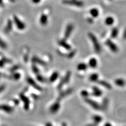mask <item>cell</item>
<instances>
[{"instance_id":"obj_1","label":"cell","mask_w":126,"mask_h":126,"mask_svg":"<svg viewBox=\"0 0 126 126\" xmlns=\"http://www.w3.org/2000/svg\"><path fill=\"white\" fill-rule=\"evenodd\" d=\"M88 36H89L92 43L93 44L95 52L97 53H99L101 52V50H102V47H101L100 44L99 43L98 39L97 38L96 36L91 33H89L88 34Z\"/></svg>"},{"instance_id":"obj_2","label":"cell","mask_w":126,"mask_h":126,"mask_svg":"<svg viewBox=\"0 0 126 126\" xmlns=\"http://www.w3.org/2000/svg\"><path fill=\"white\" fill-rule=\"evenodd\" d=\"M63 3L66 5L75 6L77 7H82L84 5V2L80 0H63Z\"/></svg>"},{"instance_id":"obj_3","label":"cell","mask_w":126,"mask_h":126,"mask_svg":"<svg viewBox=\"0 0 126 126\" xmlns=\"http://www.w3.org/2000/svg\"><path fill=\"white\" fill-rule=\"evenodd\" d=\"M70 76H71V72L70 71H68L66 73L64 77L60 81V83H59L57 87L58 89H61L63 87V86H64L65 84L68 83L69 80H70Z\"/></svg>"},{"instance_id":"obj_4","label":"cell","mask_w":126,"mask_h":126,"mask_svg":"<svg viewBox=\"0 0 126 126\" xmlns=\"http://www.w3.org/2000/svg\"><path fill=\"white\" fill-rule=\"evenodd\" d=\"M85 102L89 105L90 107H91L92 108H94L96 110H101V105L97 102L91 99L87 98L85 99Z\"/></svg>"},{"instance_id":"obj_5","label":"cell","mask_w":126,"mask_h":126,"mask_svg":"<svg viewBox=\"0 0 126 126\" xmlns=\"http://www.w3.org/2000/svg\"><path fill=\"white\" fill-rule=\"evenodd\" d=\"M60 107V102L58 100H56L55 102H54L51 106H50L49 108V112L50 113H52V114H55L56 112H57L59 111Z\"/></svg>"},{"instance_id":"obj_6","label":"cell","mask_w":126,"mask_h":126,"mask_svg":"<svg viewBox=\"0 0 126 126\" xmlns=\"http://www.w3.org/2000/svg\"><path fill=\"white\" fill-rule=\"evenodd\" d=\"M20 97L24 105V109L26 110H28L29 107H30V101L29 99L23 94H20Z\"/></svg>"},{"instance_id":"obj_7","label":"cell","mask_w":126,"mask_h":126,"mask_svg":"<svg viewBox=\"0 0 126 126\" xmlns=\"http://www.w3.org/2000/svg\"><path fill=\"white\" fill-rule=\"evenodd\" d=\"M73 88H68V89H67L66 90H64V91L61 92L60 93V94H59L58 98H57V100L60 102V101L62 100V99L64 98L65 97H66V96H68L70 94H71L73 92Z\"/></svg>"},{"instance_id":"obj_8","label":"cell","mask_w":126,"mask_h":126,"mask_svg":"<svg viewBox=\"0 0 126 126\" xmlns=\"http://www.w3.org/2000/svg\"><path fill=\"white\" fill-rule=\"evenodd\" d=\"M106 45L110 48V49L113 52H117L118 51V48L116 44L112 42V41L110 39H107L105 42Z\"/></svg>"},{"instance_id":"obj_9","label":"cell","mask_w":126,"mask_h":126,"mask_svg":"<svg viewBox=\"0 0 126 126\" xmlns=\"http://www.w3.org/2000/svg\"><path fill=\"white\" fill-rule=\"evenodd\" d=\"M13 20L16 27L20 30H23L25 28V24L20 20V18L18 16L14 15L13 17Z\"/></svg>"},{"instance_id":"obj_10","label":"cell","mask_w":126,"mask_h":126,"mask_svg":"<svg viewBox=\"0 0 126 126\" xmlns=\"http://www.w3.org/2000/svg\"><path fill=\"white\" fill-rule=\"evenodd\" d=\"M74 29V25L73 24H68L66 26V30L65 32V34H64V39H68L69 37L71 35V33H72V32Z\"/></svg>"},{"instance_id":"obj_11","label":"cell","mask_w":126,"mask_h":126,"mask_svg":"<svg viewBox=\"0 0 126 126\" xmlns=\"http://www.w3.org/2000/svg\"><path fill=\"white\" fill-rule=\"evenodd\" d=\"M0 110L4 111L5 112L10 113L13 111V109L12 107L7 105H0Z\"/></svg>"},{"instance_id":"obj_12","label":"cell","mask_w":126,"mask_h":126,"mask_svg":"<svg viewBox=\"0 0 126 126\" xmlns=\"http://www.w3.org/2000/svg\"><path fill=\"white\" fill-rule=\"evenodd\" d=\"M27 81L29 85L32 86L34 88H35L36 89L38 90H42V88L38 86L37 84L36 83V82L31 77H27Z\"/></svg>"},{"instance_id":"obj_13","label":"cell","mask_w":126,"mask_h":126,"mask_svg":"<svg viewBox=\"0 0 126 126\" xmlns=\"http://www.w3.org/2000/svg\"><path fill=\"white\" fill-rule=\"evenodd\" d=\"M58 44L62 47L65 48L67 50H70L71 49V46L68 44L65 41V39H61L58 41Z\"/></svg>"},{"instance_id":"obj_14","label":"cell","mask_w":126,"mask_h":126,"mask_svg":"<svg viewBox=\"0 0 126 126\" xmlns=\"http://www.w3.org/2000/svg\"><path fill=\"white\" fill-rule=\"evenodd\" d=\"M92 94L95 97H100L102 94V90L99 89L98 87L96 86H94L92 87Z\"/></svg>"},{"instance_id":"obj_15","label":"cell","mask_w":126,"mask_h":126,"mask_svg":"<svg viewBox=\"0 0 126 126\" xmlns=\"http://www.w3.org/2000/svg\"><path fill=\"white\" fill-rule=\"evenodd\" d=\"M13 28V23L12 21L10 20H8L7 21V24H6V26L5 27V29H4V32L6 34L9 33L10 31H12Z\"/></svg>"},{"instance_id":"obj_16","label":"cell","mask_w":126,"mask_h":126,"mask_svg":"<svg viewBox=\"0 0 126 126\" xmlns=\"http://www.w3.org/2000/svg\"><path fill=\"white\" fill-rule=\"evenodd\" d=\"M98 83L100 85L107 88V89L110 90L111 89V88H112V86H111V84H109L106 81L102 80H98Z\"/></svg>"},{"instance_id":"obj_17","label":"cell","mask_w":126,"mask_h":126,"mask_svg":"<svg viewBox=\"0 0 126 126\" xmlns=\"http://www.w3.org/2000/svg\"><path fill=\"white\" fill-rule=\"evenodd\" d=\"M109 104V100L108 98H105L103 99L102 105H101V110H106L108 107Z\"/></svg>"},{"instance_id":"obj_18","label":"cell","mask_w":126,"mask_h":126,"mask_svg":"<svg viewBox=\"0 0 126 126\" xmlns=\"http://www.w3.org/2000/svg\"><path fill=\"white\" fill-rule=\"evenodd\" d=\"M40 23L41 25L45 26L46 24H47L48 22V17L46 15L43 14L41 15V18H40Z\"/></svg>"},{"instance_id":"obj_19","label":"cell","mask_w":126,"mask_h":126,"mask_svg":"<svg viewBox=\"0 0 126 126\" xmlns=\"http://www.w3.org/2000/svg\"><path fill=\"white\" fill-rule=\"evenodd\" d=\"M32 60L34 62V63H37V64H38L42 66H46V63L44 62V60H41V58H39L38 57H37L36 56H34L33 57Z\"/></svg>"},{"instance_id":"obj_20","label":"cell","mask_w":126,"mask_h":126,"mask_svg":"<svg viewBox=\"0 0 126 126\" xmlns=\"http://www.w3.org/2000/svg\"><path fill=\"white\" fill-rule=\"evenodd\" d=\"M89 67H91V68H96L97 66V60L95 58H91L89 60Z\"/></svg>"},{"instance_id":"obj_21","label":"cell","mask_w":126,"mask_h":126,"mask_svg":"<svg viewBox=\"0 0 126 126\" xmlns=\"http://www.w3.org/2000/svg\"><path fill=\"white\" fill-rule=\"evenodd\" d=\"M115 83L119 87H123L126 85V81L124 79L121 78H118L115 79Z\"/></svg>"},{"instance_id":"obj_22","label":"cell","mask_w":126,"mask_h":126,"mask_svg":"<svg viewBox=\"0 0 126 126\" xmlns=\"http://www.w3.org/2000/svg\"><path fill=\"white\" fill-rule=\"evenodd\" d=\"M89 13H90V15H91V16L94 18H97L99 15V10L96 8H91V9L90 10Z\"/></svg>"},{"instance_id":"obj_23","label":"cell","mask_w":126,"mask_h":126,"mask_svg":"<svg viewBox=\"0 0 126 126\" xmlns=\"http://www.w3.org/2000/svg\"><path fill=\"white\" fill-rule=\"evenodd\" d=\"M92 120H93L94 122L97 124H99L102 121V116H100L95 115L92 117Z\"/></svg>"},{"instance_id":"obj_24","label":"cell","mask_w":126,"mask_h":126,"mask_svg":"<svg viewBox=\"0 0 126 126\" xmlns=\"http://www.w3.org/2000/svg\"><path fill=\"white\" fill-rule=\"evenodd\" d=\"M114 22H115L114 18L111 16H108V18H106V20L105 21V22L106 23V24L107 25H108V26H111V25H112L113 23H114Z\"/></svg>"},{"instance_id":"obj_25","label":"cell","mask_w":126,"mask_h":126,"mask_svg":"<svg viewBox=\"0 0 126 126\" xmlns=\"http://www.w3.org/2000/svg\"><path fill=\"white\" fill-rule=\"evenodd\" d=\"M58 76H59V73L57 71H55V72L52 73V75L50 76V77L49 78V81L50 82H52V83L54 82L58 78Z\"/></svg>"},{"instance_id":"obj_26","label":"cell","mask_w":126,"mask_h":126,"mask_svg":"<svg viewBox=\"0 0 126 126\" xmlns=\"http://www.w3.org/2000/svg\"><path fill=\"white\" fill-rule=\"evenodd\" d=\"M77 69L78 70H85L88 68V66L87 64H85V63H80L77 65Z\"/></svg>"},{"instance_id":"obj_27","label":"cell","mask_w":126,"mask_h":126,"mask_svg":"<svg viewBox=\"0 0 126 126\" xmlns=\"http://www.w3.org/2000/svg\"><path fill=\"white\" fill-rule=\"evenodd\" d=\"M99 78V76L98 74L94 73L90 76L89 77V80L91 81L92 82H96L98 81Z\"/></svg>"},{"instance_id":"obj_28","label":"cell","mask_w":126,"mask_h":126,"mask_svg":"<svg viewBox=\"0 0 126 126\" xmlns=\"http://www.w3.org/2000/svg\"><path fill=\"white\" fill-rule=\"evenodd\" d=\"M118 29L116 28V27H114V28H112V31H111V37L112 38H115L118 35Z\"/></svg>"},{"instance_id":"obj_29","label":"cell","mask_w":126,"mask_h":126,"mask_svg":"<svg viewBox=\"0 0 126 126\" xmlns=\"http://www.w3.org/2000/svg\"><path fill=\"white\" fill-rule=\"evenodd\" d=\"M81 95L83 97H84L85 99V98H88V97H89V92L87 91V90H82L81 92Z\"/></svg>"},{"instance_id":"obj_30","label":"cell","mask_w":126,"mask_h":126,"mask_svg":"<svg viewBox=\"0 0 126 126\" xmlns=\"http://www.w3.org/2000/svg\"><path fill=\"white\" fill-rule=\"evenodd\" d=\"M76 53V50H71V51L69 52V53L67 55V57H68V58H71L73 57L74 56H75V55Z\"/></svg>"},{"instance_id":"obj_31","label":"cell","mask_w":126,"mask_h":126,"mask_svg":"<svg viewBox=\"0 0 126 126\" xmlns=\"http://www.w3.org/2000/svg\"><path fill=\"white\" fill-rule=\"evenodd\" d=\"M7 44L0 38V47L3 48V49H5V48H7Z\"/></svg>"},{"instance_id":"obj_32","label":"cell","mask_w":126,"mask_h":126,"mask_svg":"<svg viewBox=\"0 0 126 126\" xmlns=\"http://www.w3.org/2000/svg\"><path fill=\"white\" fill-rule=\"evenodd\" d=\"M32 69L33 72L34 73L36 74H38L39 73V69L38 68H37L36 65H35L34 64H33L32 65Z\"/></svg>"},{"instance_id":"obj_33","label":"cell","mask_w":126,"mask_h":126,"mask_svg":"<svg viewBox=\"0 0 126 126\" xmlns=\"http://www.w3.org/2000/svg\"><path fill=\"white\" fill-rule=\"evenodd\" d=\"M37 79L40 82H44L45 81V79L42 76L40 75H38L36 77Z\"/></svg>"},{"instance_id":"obj_34","label":"cell","mask_w":126,"mask_h":126,"mask_svg":"<svg viewBox=\"0 0 126 126\" xmlns=\"http://www.w3.org/2000/svg\"><path fill=\"white\" fill-rule=\"evenodd\" d=\"M20 77L21 75L19 73H15L12 76V78L15 80H18V79H20Z\"/></svg>"},{"instance_id":"obj_35","label":"cell","mask_w":126,"mask_h":126,"mask_svg":"<svg viewBox=\"0 0 126 126\" xmlns=\"http://www.w3.org/2000/svg\"><path fill=\"white\" fill-rule=\"evenodd\" d=\"M19 66H14L13 67H12V68L10 69V70L11 72H13V71H15L17 69H18Z\"/></svg>"},{"instance_id":"obj_36","label":"cell","mask_w":126,"mask_h":126,"mask_svg":"<svg viewBox=\"0 0 126 126\" xmlns=\"http://www.w3.org/2000/svg\"><path fill=\"white\" fill-rule=\"evenodd\" d=\"M5 87L4 85L0 86V94H1L2 91H3V90L5 89Z\"/></svg>"},{"instance_id":"obj_37","label":"cell","mask_w":126,"mask_h":126,"mask_svg":"<svg viewBox=\"0 0 126 126\" xmlns=\"http://www.w3.org/2000/svg\"><path fill=\"white\" fill-rule=\"evenodd\" d=\"M97 125H98V124L93 122V123L87 124V125H86V126H97Z\"/></svg>"},{"instance_id":"obj_38","label":"cell","mask_w":126,"mask_h":126,"mask_svg":"<svg viewBox=\"0 0 126 126\" xmlns=\"http://www.w3.org/2000/svg\"><path fill=\"white\" fill-rule=\"evenodd\" d=\"M5 62H4V61L3 60H0V67H3L4 66V64H5Z\"/></svg>"},{"instance_id":"obj_39","label":"cell","mask_w":126,"mask_h":126,"mask_svg":"<svg viewBox=\"0 0 126 126\" xmlns=\"http://www.w3.org/2000/svg\"><path fill=\"white\" fill-rule=\"evenodd\" d=\"M87 21H88V22L89 23H92V22H93V19H92V18H88L87 19Z\"/></svg>"},{"instance_id":"obj_40","label":"cell","mask_w":126,"mask_h":126,"mask_svg":"<svg viewBox=\"0 0 126 126\" xmlns=\"http://www.w3.org/2000/svg\"><path fill=\"white\" fill-rule=\"evenodd\" d=\"M34 3H38L39 2H40L41 0H32Z\"/></svg>"},{"instance_id":"obj_41","label":"cell","mask_w":126,"mask_h":126,"mask_svg":"<svg viewBox=\"0 0 126 126\" xmlns=\"http://www.w3.org/2000/svg\"><path fill=\"white\" fill-rule=\"evenodd\" d=\"M123 37L125 39H126V29L123 32Z\"/></svg>"},{"instance_id":"obj_42","label":"cell","mask_w":126,"mask_h":126,"mask_svg":"<svg viewBox=\"0 0 126 126\" xmlns=\"http://www.w3.org/2000/svg\"><path fill=\"white\" fill-rule=\"evenodd\" d=\"M104 126H112V125H111V124L109 122H107L105 124Z\"/></svg>"},{"instance_id":"obj_43","label":"cell","mask_w":126,"mask_h":126,"mask_svg":"<svg viewBox=\"0 0 126 126\" xmlns=\"http://www.w3.org/2000/svg\"><path fill=\"white\" fill-rule=\"evenodd\" d=\"M45 126H52V124L50 122H47V123L46 124Z\"/></svg>"},{"instance_id":"obj_44","label":"cell","mask_w":126,"mask_h":126,"mask_svg":"<svg viewBox=\"0 0 126 126\" xmlns=\"http://www.w3.org/2000/svg\"><path fill=\"white\" fill-rule=\"evenodd\" d=\"M14 102L15 103V104L17 105V104H18V103H19V102H18V100H15V101H14Z\"/></svg>"},{"instance_id":"obj_45","label":"cell","mask_w":126,"mask_h":126,"mask_svg":"<svg viewBox=\"0 0 126 126\" xmlns=\"http://www.w3.org/2000/svg\"><path fill=\"white\" fill-rule=\"evenodd\" d=\"M62 126H67V124L65 122H63L62 124Z\"/></svg>"},{"instance_id":"obj_46","label":"cell","mask_w":126,"mask_h":126,"mask_svg":"<svg viewBox=\"0 0 126 126\" xmlns=\"http://www.w3.org/2000/svg\"><path fill=\"white\" fill-rule=\"evenodd\" d=\"M0 78H1V74H0Z\"/></svg>"},{"instance_id":"obj_47","label":"cell","mask_w":126,"mask_h":126,"mask_svg":"<svg viewBox=\"0 0 126 126\" xmlns=\"http://www.w3.org/2000/svg\"></svg>"},{"instance_id":"obj_48","label":"cell","mask_w":126,"mask_h":126,"mask_svg":"<svg viewBox=\"0 0 126 126\" xmlns=\"http://www.w3.org/2000/svg\"><path fill=\"white\" fill-rule=\"evenodd\" d=\"M109 1H111V0H109Z\"/></svg>"},{"instance_id":"obj_49","label":"cell","mask_w":126,"mask_h":126,"mask_svg":"<svg viewBox=\"0 0 126 126\" xmlns=\"http://www.w3.org/2000/svg\"><path fill=\"white\" fill-rule=\"evenodd\" d=\"M11 1H12V0H11Z\"/></svg>"}]
</instances>
